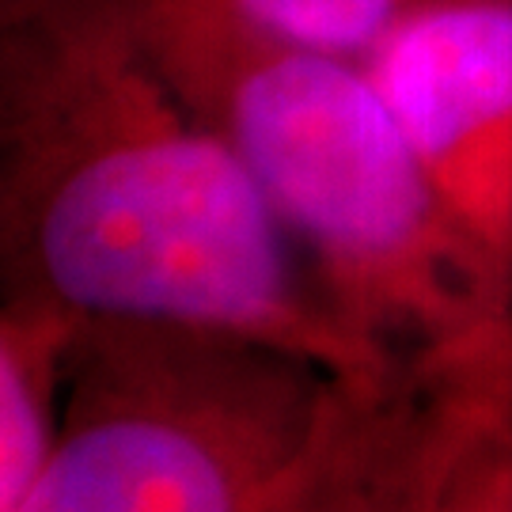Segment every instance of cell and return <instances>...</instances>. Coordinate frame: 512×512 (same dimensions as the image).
Here are the masks:
<instances>
[{
  "instance_id": "obj_1",
  "label": "cell",
  "mask_w": 512,
  "mask_h": 512,
  "mask_svg": "<svg viewBox=\"0 0 512 512\" xmlns=\"http://www.w3.org/2000/svg\"><path fill=\"white\" fill-rule=\"evenodd\" d=\"M0 308L61 334L213 330L342 380L410 357L338 315L137 0H0Z\"/></svg>"
},
{
  "instance_id": "obj_2",
  "label": "cell",
  "mask_w": 512,
  "mask_h": 512,
  "mask_svg": "<svg viewBox=\"0 0 512 512\" xmlns=\"http://www.w3.org/2000/svg\"><path fill=\"white\" fill-rule=\"evenodd\" d=\"M137 16L361 338L418 353L512 308L361 57L262 35L217 0H137Z\"/></svg>"
},
{
  "instance_id": "obj_3",
  "label": "cell",
  "mask_w": 512,
  "mask_h": 512,
  "mask_svg": "<svg viewBox=\"0 0 512 512\" xmlns=\"http://www.w3.org/2000/svg\"><path fill=\"white\" fill-rule=\"evenodd\" d=\"M338 376L232 334L84 323L50 452L16 512H258Z\"/></svg>"
},
{
  "instance_id": "obj_4",
  "label": "cell",
  "mask_w": 512,
  "mask_h": 512,
  "mask_svg": "<svg viewBox=\"0 0 512 512\" xmlns=\"http://www.w3.org/2000/svg\"><path fill=\"white\" fill-rule=\"evenodd\" d=\"M361 61L440 202L512 285V0H421Z\"/></svg>"
},
{
  "instance_id": "obj_5",
  "label": "cell",
  "mask_w": 512,
  "mask_h": 512,
  "mask_svg": "<svg viewBox=\"0 0 512 512\" xmlns=\"http://www.w3.org/2000/svg\"><path fill=\"white\" fill-rule=\"evenodd\" d=\"M437 512H512V308L414 353Z\"/></svg>"
},
{
  "instance_id": "obj_6",
  "label": "cell",
  "mask_w": 512,
  "mask_h": 512,
  "mask_svg": "<svg viewBox=\"0 0 512 512\" xmlns=\"http://www.w3.org/2000/svg\"><path fill=\"white\" fill-rule=\"evenodd\" d=\"M61 330L0 308V512H16L50 452L61 391Z\"/></svg>"
},
{
  "instance_id": "obj_7",
  "label": "cell",
  "mask_w": 512,
  "mask_h": 512,
  "mask_svg": "<svg viewBox=\"0 0 512 512\" xmlns=\"http://www.w3.org/2000/svg\"><path fill=\"white\" fill-rule=\"evenodd\" d=\"M353 512H437L429 418L414 353L365 387Z\"/></svg>"
},
{
  "instance_id": "obj_8",
  "label": "cell",
  "mask_w": 512,
  "mask_h": 512,
  "mask_svg": "<svg viewBox=\"0 0 512 512\" xmlns=\"http://www.w3.org/2000/svg\"><path fill=\"white\" fill-rule=\"evenodd\" d=\"M368 384L372 380H334L311 440L258 512H353Z\"/></svg>"
},
{
  "instance_id": "obj_9",
  "label": "cell",
  "mask_w": 512,
  "mask_h": 512,
  "mask_svg": "<svg viewBox=\"0 0 512 512\" xmlns=\"http://www.w3.org/2000/svg\"><path fill=\"white\" fill-rule=\"evenodd\" d=\"M262 35L327 54L365 57L421 0H217Z\"/></svg>"
}]
</instances>
